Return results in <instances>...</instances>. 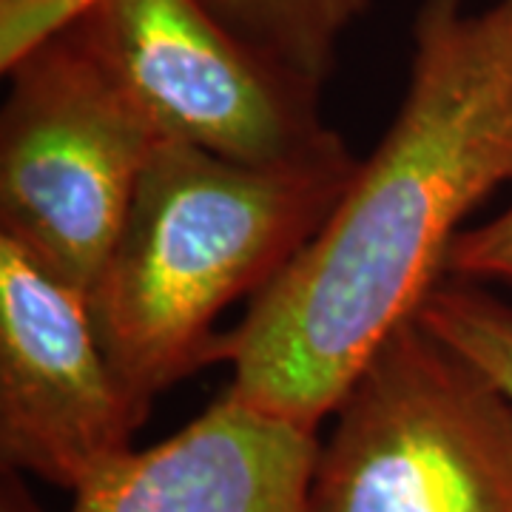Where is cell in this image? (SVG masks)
Masks as SVG:
<instances>
[{
  "mask_svg": "<svg viewBox=\"0 0 512 512\" xmlns=\"http://www.w3.org/2000/svg\"><path fill=\"white\" fill-rule=\"evenodd\" d=\"M512 185V0H421L402 106L305 248L217 339L225 393L305 430L447 279L467 217Z\"/></svg>",
  "mask_w": 512,
  "mask_h": 512,
  "instance_id": "1",
  "label": "cell"
},
{
  "mask_svg": "<svg viewBox=\"0 0 512 512\" xmlns=\"http://www.w3.org/2000/svg\"><path fill=\"white\" fill-rule=\"evenodd\" d=\"M356 163L339 134L265 165L160 137L89 291L103 350L143 416L160 393L214 362L217 319L288 268Z\"/></svg>",
  "mask_w": 512,
  "mask_h": 512,
  "instance_id": "2",
  "label": "cell"
},
{
  "mask_svg": "<svg viewBox=\"0 0 512 512\" xmlns=\"http://www.w3.org/2000/svg\"><path fill=\"white\" fill-rule=\"evenodd\" d=\"M308 512H512V402L404 322L333 410Z\"/></svg>",
  "mask_w": 512,
  "mask_h": 512,
  "instance_id": "3",
  "label": "cell"
},
{
  "mask_svg": "<svg viewBox=\"0 0 512 512\" xmlns=\"http://www.w3.org/2000/svg\"><path fill=\"white\" fill-rule=\"evenodd\" d=\"M6 77L0 237L89 293L163 134L80 23Z\"/></svg>",
  "mask_w": 512,
  "mask_h": 512,
  "instance_id": "4",
  "label": "cell"
},
{
  "mask_svg": "<svg viewBox=\"0 0 512 512\" xmlns=\"http://www.w3.org/2000/svg\"><path fill=\"white\" fill-rule=\"evenodd\" d=\"M80 26L163 137L265 165L336 134L319 120V89L234 35L202 0H100Z\"/></svg>",
  "mask_w": 512,
  "mask_h": 512,
  "instance_id": "5",
  "label": "cell"
},
{
  "mask_svg": "<svg viewBox=\"0 0 512 512\" xmlns=\"http://www.w3.org/2000/svg\"><path fill=\"white\" fill-rule=\"evenodd\" d=\"M146 416L117 379L89 293L0 237V458L74 493Z\"/></svg>",
  "mask_w": 512,
  "mask_h": 512,
  "instance_id": "6",
  "label": "cell"
},
{
  "mask_svg": "<svg viewBox=\"0 0 512 512\" xmlns=\"http://www.w3.org/2000/svg\"><path fill=\"white\" fill-rule=\"evenodd\" d=\"M316 456L313 430L222 393L174 436L97 470L69 512H308Z\"/></svg>",
  "mask_w": 512,
  "mask_h": 512,
  "instance_id": "7",
  "label": "cell"
},
{
  "mask_svg": "<svg viewBox=\"0 0 512 512\" xmlns=\"http://www.w3.org/2000/svg\"><path fill=\"white\" fill-rule=\"evenodd\" d=\"M217 18L282 69L322 89L339 43L370 0H202Z\"/></svg>",
  "mask_w": 512,
  "mask_h": 512,
  "instance_id": "8",
  "label": "cell"
},
{
  "mask_svg": "<svg viewBox=\"0 0 512 512\" xmlns=\"http://www.w3.org/2000/svg\"><path fill=\"white\" fill-rule=\"evenodd\" d=\"M419 319L512 402V308L476 282L441 279L424 299Z\"/></svg>",
  "mask_w": 512,
  "mask_h": 512,
  "instance_id": "9",
  "label": "cell"
},
{
  "mask_svg": "<svg viewBox=\"0 0 512 512\" xmlns=\"http://www.w3.org/2000/svg\"><path fill=\"white\" fill-rule=\"evenodd\" d=\"M100 0H0V69L9 74L37 46L86 18Z\"/></svg>",
  "mask_w": 512,
  "mask_h": 512,
  "instance_id": "10",
  "label": "cell"
},
{
  "mask_svg": "<svg viewBox=\"0 0 512 512\" xmlns=\"http://www.w3.org/2000/svg\"><path fill=\"white\" fill-rule=\"evenodd\" d=\"M447 276L512 285V205L498 217L464 228L447 254Z\"/></svg>",
  "mask_w": 512,
  "mask_h": 512,
  "instance_id": "11",
  "label": "cell"
},
{
  "mask_svg": "<svg viewBox=\"0 0 512 512\" xmlns=\"http://www.w3.org/2000/svg\"><path fill=\"white\" fill-rule=\"evenodd\" d=\"M0 512H40L35 498L29 495L20 473L3 470V490H0Z\"/></svg>",
  "mask_w": 512,
  "mask_h": 512,
  "instance_id": "12",
  "label": "cell"
}]
</instances>
